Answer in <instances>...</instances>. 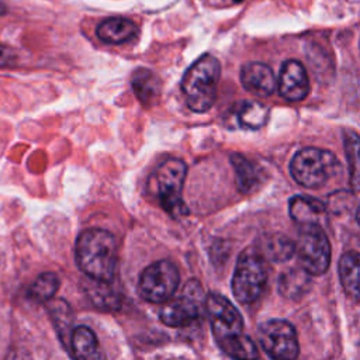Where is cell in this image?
<instances>
[{"label": "cell", "mask_w": 360, "mask_h": 360, "mask_svg": "<svg viewBox=\"0 0 360 360\" xmlns=\"http://www.w3.org/2000/svg\"><path fill=\"white\" fill-rule=\"evenodd\" d=\"M204 311L208 316L217 345L233 359L259 357L255 342L243 333V318L225 297L211 292L205 297Z\"/></svg>", "instance_id": "1"}, {"label": "cell", "mask_w": 360, "mask_h": 360, "mask_svg": "<svg viewBox=\"0 0 360 360\" xmlns=\"http://www.w3.org/2000/svg\"><path fill=\"white\" fill-rule=\"evenodd\" d=\"M76 263L91 280L112 281L117 269V243L111 232L84 229L76 240Z\"/></svg>", "instance_id": "2"}, {"label": "cell", "mask_w": 360, "mask_h": 360, "mask_svg": "<svg viewBox=\"0 0 360 360\" xmlns=\"http://www.w3.org/2000/svg\"><path fill=\"white\" fill-rule=\"evenodd\" d=\"M219 76L221 63L210 53L200 56L186 70L181 79V91L191 111L205 112L214 105Z\"/></svg>", "instance_id": "3"}, {"label": "cell", "mask_w": 360, "mask_h": 360, "mask_svg": "<svg viewBox=\"0 0 360 360\" xmlns=\"http://www.w3.org/2000/svg\"><path fill=\"white\" fill-rule=\"evenodd\" d=\"M269 278V264L257 248L250 246L240 252L233 277L232 292L240 304L255 302L263 292Z\"/></svg>", "instance_id": "4"}, {"label": "cell", "mask_w": 360, "mask_h": 360, "mask_svg": "<svg viewBox=\"0 0 360 360\" xmlns=\"http://www.w3.org/2000/svg\"><path fill=\"white\" fill-rule=\"evenodd\" d=\"M339 170V162L330 150L308 146L300 149L290 163L292 179L302 187L318 188Z\"/></svg>", "instance_id": "5"}, {"label": "cell", "mask_w": 360, "mask_h": 360, "mask_svg": "<svg viewBox=\"0 0 360 360\" xmlns=\"http://www.w3.org/2000/svg\"><path fill=\"white\" fill-rule=\"evenodd\" d=\"M186 176L187 165L176 158L166 159L155 172V187L159 202L170 217L188 214V208L181 198Z\"/></svg>", "instance_id": "6"}, {"label": "cell", "mask_w": 360, "mask_h": 360, "mask_svg": "<svg viewBox=\"0 0 360 360\" xmlns=\"http://www.w3.org/2000/svg\"><path fill=\"white\" fill-rule=\"evenodd\" d=\"M298 262L311 276L323 274L330 264V243L323 229L316 222L301 224L294 242Z\"/></svg>", "instance_id": "7"}, {"label": "cell", "mask_w": 360, "mask_h": 360, "mask_svg": "<svg viewBox=\"0 0 360 360\" xmlns=\"http://www.w3.org/2000/svg\"><path fill=\"white\" fill-rule=\"evenodd\" d=\"M204 290L198 280H188L177 295H172L160 308V321L173 328L187 326L204 311Z\"/></svg>", "instance_id": "8"}, {"label": "cell", "mask_w": 360, "mask_h": 360, "mask_svg": "<svg viewBox=\"0 0 360 360\" xmlns=\"http://www.w3.org/2000/svg\"><path fill=\"white\" fill-rule=\"evenodd\" d=\"M180 284V274L170 260H159L149 264L138 283L139 295L149 302L162 304L169 300Z\"/></svg>", "instance_id": "9"}, {"label": "cell", "mask_w": 360, "mask_h": 360, "mask_svg": "<svg viewBox=\"0 0 360 360\" xmlns=\"http://www.w3.org/2000/svg\"><path fill=\"white\" fill-rule=\"evenodd\" d=\"M262 349L273 359L292 360L300 353L297 332L284 319H269L257 329Z\"/></svg>", "instance_id": "10"}, {"label": "cell", "mask_w": 360, "mask_h": 360, "mask_svg": "<svg viewBox=\"0 0 360 360\" xmlns=\"http://www.w3.org/2000/svg\"><path fill=\"white\" fill-rule=\"evenodd\" d=\"M278 91L288 101H300L309 93V80L300 60L288 59L283 63L278 77Z\"/></svg>", "instance_id": "11"}, {"label": "cell", "mask_w": 360, "mask_h": 360, "mask_svg": "<svg viewBox=\"0 0 360 360\" xmlns=\"http://www.w3.org/2000/svg\"><path fill=\"white\" fill-rule=\"evenodd\" d=\"M242 86L255 96L269 97L277 87V79L270 66L262 62L245 63L240 69Z\"/></svg>", "instance_id": "12"}, {"label": "cell", "mask_w": 360, "mask_h": 360, "mask_svg": "<svg viewBox=\"0 0 360 360\" xmlns=\"http://www.w3.org/2000/svg\"><path fill=\"white\" fill-rule=\"evenodd\" d=\"M138 34V27L134 21L124 17H110L101 21L97 27V37L105 44H124L131 41Z\"/></svg>", "instance_id": "13"}, {"label": "cell", "mask_w": 360, "mask_h": 360, "mask_svg": "<svg viewBox=\"0 0 360 360\" xmlns=\"http://www.w3.org/2000/svg\"><path fill=\"white\" fill-rule=\"evenodd\" d=\"M134 93L143 107L153 105L160 94V82L159 77L146 68H138L131 80Z\"/></svg>", "instance_id": "14"}, {"label": "cell", "mask_w": 360, "mask_h": 360, "mask_svg": "<svg viewBox=\"0 0 360 360\" xmlns=\"http://www.w3.org/2000/svg\"><path fill=\"white\" fill-rule=\"evenodd\" d=\"M311 287V274L302 267L288 269L278 278V291L288 300H298L304 297Z\"/></svg>", "instance_id": "15"}, {"label": "cell", "mask_w": 360, "mask_h": 360, "mask_svg": "<svg viewBox=\"0 0 360 360\" xmlns=\"http://www.w3.org/2000/svg\"><path fill=\"white\" fill-rule=\"evenodd\" d=\"M231 163L236 174L238 190L243 194L255 191L263 179L260 169L252 160L246 159L243 155L239 153H233L231 156Z\"/></svg>", "instance_id": "16"}, {"label": "cell", "mask_w": 360, "mask_h": 360, "mask_svg": "<svg viewBox=\"0 0 360 360\" xmlns=\"http://www.w3.org/2000/svg\"><path fill=\"white\" fill-rule=\"evenodd\" d=\"M69 350L76 359H100L101 352L98 346L97 336L87 326H76L70 335Z\"/></svg>", "instance_id": "17"}, {"label": "cell", "mask_w": 360, "mask_h": 360, "mask_svg": "<svg viewBox=\"0 0 360 360\" xmlns=\"http://www.w3.org/2000/svg\"><path fill=\"white\" fill-rule=\"evenodd\" d=\"M48 312L55 326V330L62 342V345L69 350L70 335L73 332V311L65 300H52L48 302Z\"/></svg>", "instance_id": "18"}, {"label": "cell", "mask_w": 360, "mask_h": 360, "mask_svg": "<svg viewBox=\"0 0 360 360\" xmlns=\"http://www.w3.org/2000/svg\"><path fill=\"white\" fill-rule=\"evenodd\" d=\"M257 249L259 252L266 257L269 262L280 263L288 260L295 250L294 240L287 238L285 235L280 233H273V235H266L257 242Z\"/></svg>", "instance_id": "19"}, {"label": "cell", "mask_w": 360, "mask_h": 360, "mask_svg": "<svg viewBox=\"0 0 360 360\" xmlns=\"http://www.w3.org/2000/svg\"><path fill=\"white\" fill-rule=\"evenodd\" d=\"M270 115V108L260 103L245 100L238 105L236 120L243 129H259L264 127Z\"/></svg>", "instance_id": "20"}, {"label": "cell", "mask_w": 360, "mask_h": 360, "mask_svg": "<svg viewBox=\"0 0 360 360\" xmlns=\"http://www.w3.org/2000/svg\"><path fill=\"white\" fill-rule=\"evenodd\" d=\"M339 277L346 294L354 301L359 300V253L349 250L339 260Z\"/></svg>", "instance_id": "21"}, {"label": "cell", "mask_w": 360, "mask_h": 360, "mask_svg": "<svg viewBox=\"0 0 360 360\" xmlns=\"http://www.w3.org/2000/svg\"><path fill=\"white\" fill-rule=\"evenodd\" d=\"M326 210L321 200L309 195H295L290 200V215L298 224L315 222L316 217L323 214Z\"/></svg>", "instance_id": "22"}, {"label": "cell", "mask_w": 360, "mask_h": 360, "mask_svg": "<svg viewBox=\"0 0 360 360\" xmlns=\"http://www.w3.org/2000/svg\"><path fill=\"white\" fill-rule=\"evenodd\" d=\"M59 288V278L52 271L39 274L28 288V297L37 302L49 301Z\"/></svg>", "instance_id": "23"}, {"label": "cell", "mask_w": 360, "mask_h": 360, "mask_svg": "<svg viewBox=\"0 0 360 360\" xmlns=\"http://www.w3.org/2000/svg\"><path fill=\"white\" fill-rule=\"evenodd\" d=\"M345 150L347 156V163L350 169V176H352V183L354 190H357V167H359V136L356 132L349 131L345 135Z\"/></svg>", "instance_id": "24"}, {"label": "cell", "mask_w": 360, "mask_h": 360, "mask_svg": "<svg viewBox=\"0 0 360 360\" xmlns=\"http://www.w3.org/2000/svg\"><path fill=\"white\" fill-rule=\"evenodd\" d=\"M96 281V285L90 290V297L91 300L96 302V305L103 307V308H110L114 309L118 305V298L115 294H112L114 291H111L110 288V283L111 281Z\"/></svg>", "instance_id": "25"}, {"label": "cell", "mask_w": 360, "mask_h": 360, "mask_svg": "<svg viewBox=\"0 0 360 360\" xmlns=\"http://www.w3.org/2000/svg\"><path fill=\"white\" fill-rule=\"evenodd\" d=\"M15 53L11 48L0 44V68H7L14 65Z\"/></svg>", "instance_id": "26"}, {"label": "cell", "mask_w": 360, "mask_h": 360, "mask_svg": "<svg viewBox=\"0 0 360 360\" xmlns=\"http://www.w3.org/2000/svg\"><path fill=\"white\" fill-rule=\"evenodd\" d=\"M4 14H7V7H6V4L3 1H0V17L4 15Z\"/></svg>", "instance_id": "27"}, {"label": "cell", "mask_w": 360, "mask_h": 360, "mask_svg": "<svg viewBox=\"0 0 360 360\" xmlns=\"http://www.w3.org/2000/svg\"><path fill=\"white\" fill-rule=\"evenodd\" d=\"M228 1H231V3H242L243 0H228Z\"/></svg>", "instance_id": "28"}]
</instances>
